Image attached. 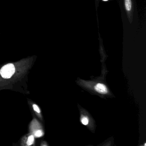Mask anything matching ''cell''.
Segmentation results:
<instances>
[{
	"label": "cell",
	"mask_w": 146,
	"mask_h": 146,
	"mask_svg": "<svg viewBox=\"0 0 146 146\" xmlns=\"http://www.w3.org/2000/svg\"><path fill=\"white\" fill-rule=\"evenodd\" d=\"M34 141V137L33 135H30L28 138V141H27V145L28 146L31 145L33 144Z\"/></svg>",
	"instance_id": "4"
},
{
	"label": "cell",
	"mask_w": 146,
	"mask_h": 146,
	"mask_svg": "<svg viewBox=\"0 0 146 146\" xmlns=\"http://www.w3.org/2000/svg\"><path fill=\"white\" fill-rule=\"evenodd\" d=\"M15 72V66L12 64H7L4 66L0 71L1 76L4 78H10Z\"/></svg>",
	"instance_id": "1"
},
{
	"label": "cell",
	"mask_w": 146,
	"mask_h": 146,
	"mask_svg": "<svg viewBox=\"0 0 146 146\" xmlns=\"http://www.w3.org/2000/svg\"><path fill=\"white\" fill-rule=\"evenodd\" d=\"M36 136L37 137H40L42 135V131L40 130H38L36 132L35 134Z\"/></svg>",
	"instance_id": "6"
},
{
	"label": "cell",
	"mask_w": 146,
	"mask_h": 146,
	"mask_svg": "<svg viewBox=\"0 0 146 146\" xmlns=\"http://www.w3.org/2000/svg\"><path fill=\"white\" fill-rule=\"evenodd\" d=\"M103 1H108V0H103Z\"/></svg>",
	"instance_id": "8"
},
{
	"label": "cell",
	"mask_w": 146,
	"mask_h": 146,
	"mask_svg": "<svg viewBox=\"0 0 146 146\" xmlns=\"http://www.w3.org/2000/svg\"><path fill=\"white\" fill-rule=\"evenodd\" d=\"M82 123L84 125H87L89 123V119L87 117H84L82 118Z\"/></svg>",
	"instance_id": "5"
},
{
	"label": "cell",
	"mask_w": 146,
	"mask_h": 146,
	"mask_svg": "<svg viewBox=\"0 0 146 146\" xmlns=\"http://www.w3.org/2000/svg\"><path fill=\"white\" fill-rule=\"evenodd\" d=\"M33 107L35 111L37 112V113H40V109H39V108L38 107V106L36 105H35V104L33 105Z\"/></svg>",
	"instance_id": "7"
},
{
	"label": "cell",
	"mask_w": 146,
	"mask_h": 146,
	"mask_svg": "<svg viewBox=\"0 0 146 146\" xmlns=\"http://www.w3.org/2000/svg\"><path fill=\"white\" fill-rule=\"evenodd\" d=\"M94 88L97 92L102 94H106L108 92L107 88L103 84H97L94 87Z\"/></svg>",
	"instance_id": "2"
},
{
	"label": "cell",
	"mask_w": 146,
	"mask_h": 146,
	"mask_svg": "<svg viewBox=\"0 0 146 146\" xmlns=\"http://www.w3.org/2000/svg\"><path fill=\"white\" fill-rule=\"evenodd\" d=\"M125 5L126 11H130L131 8V0H125Z\"/></svg>",
	"instance_id": "3"
}]
</instances>
